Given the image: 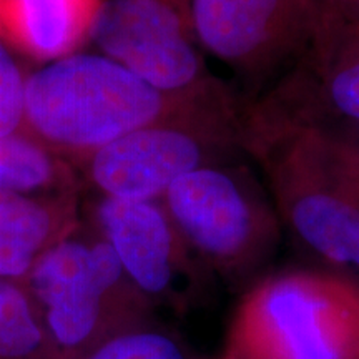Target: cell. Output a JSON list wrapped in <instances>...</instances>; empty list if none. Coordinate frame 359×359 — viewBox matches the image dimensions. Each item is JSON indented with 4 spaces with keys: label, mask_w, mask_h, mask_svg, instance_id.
I'll return each mask as SVG.
<instances>
[{
    "label": "cell",
    "mask_w": 359,
    "mask_h": 359,
    "mask_svg": "<svg viewBox=\"0 0 359 359\" xmlns=\"http://www.w3.org/2000/svg\"><path fill=\"white\" fill-rule=\"evenodd\" d=\"M90 40L102 55L167 95L217 80L173 0H103Z\"/></svg>",
    "instance_id": "cell-8"
},
{
    "label": "cell",
    "mask_w": 359,
    "mask_h": 359,
    "mask_svg": "<svg viewBox=\"0 0 359 359\" xmlns=\"http://www.w3.org/2000/svg\"><path fill=\"white\" fill-rule=\"evenodd\" d=\"M60 177L62 168L42 143L17 133L0 137V195H27Z\"/></svg>",
    "instance_id": "cell-14"
},
{
    "label": "cell",
    "mask_w": 359,
    "mask_h": 359,
    "mask_svg": "<svg viewBox=\"0 0 359 359\" xmlns=\"http://www.w3.org/2000/svg\"><path fill=\"white\" fill-rule=\"evenodd\" d=\"M241 148L266 175L281 224L309 251L359 273V206L327 182L303 127L243 107Z\"/></svg>",
    "instance_id": "cell-6"
},
{
    "label": "cell",
    "mask_w": 359,
    "mask_h": 359,
    "mask_svg": "<svg viewBox=\"0 0 359 359\" xmlns=\"http://www.w3.org/2000/svg\"><path fill=\"white\" fill-rule=\"evenodd\" d=\"M255 103L294 125L359 137V24H316L302 55Z\"/></svg>",
    "instance_id": "cell-9"
},
{
    "label": "cell",
    "mask_w": 359,
    "mask_h": 359,
    "mask_svg": "<svg viewBox=\"0 0 359 359\" xmlns=\"http://www.w3.org/2000/svg\"><path fill=\"white\" fill-rule=\"evenodd\" d=\"M93 218L97 235L110 245L125 275L151 303L180 306L190 299L203 266L191 255L161 200L102 196Z\"/></svg>",
    "instance_id": "cell-10"
},
{
    "label": "cell",
    "mask_w": 359,
    "mask_h": 359,
    "mask_svg": "<svg viewBox=\"0 0 359 359\" xmlns=\"http://www.w3.org/2000/svg\"><path fill=\"white\" fill-rule=\"evenodd\" d=\"M318 22L359 24V0H311Z\"/></svg>",
    "instance_id": "cell-18"
},
{
    "label": "cell",
    "mask_w": 359,
    "mask_h": 359,
    "mask_svg": "<svg viewBox=\"0 0 359 359\" xmlns=\"http://www.w3.org/2000/svg\"><path fill=\"white\" fill-rule=\"evenodd\" d=\"M20 283L64 359H77L155 321L154 303L130 281L98 235L74 231L40 255Z\"/></svg>",
    "instance_id": "cell-4"
},
{
    "label": "cell",
    "mask_w": 359,
    "mask_h": 359,
    "mask_svg": "<svg viewBox=\"0 0 359 359\" xmlns=\"http://www.w3.org/2000/svg\"><path fill=\"white\" fill-rule=\"evenodd\" d=\"M187 95L161 93L102 53L75 52L25 79L24 120L40 140L87 161Z\"/></svg>",
    "instance_id": "cell-3"
},
{
    "label": "cell",
    "mask_w": 359,
    "mask_h": 359,
    "mask_svg": "<svg viewBox=\"0 0 359 359\" xmlns=\"http://www.w3.org/2000/svg\"><path fill=\"white\" fill-rule=\"evenodd\" d=\"M77 231L70 196L40 201L27 195H0V280L24 281L34 263Z\"/></svg>",
    "instance_id": "cell-12"
},
{
    "label": "cell",
    "mask_w": 359,
    "mask_h": 359,
    "mask_svg": "<svg viewBox=\"0 0 359 359\" xmlns=\"http://www.w3.org/2000/svg\"><path fill=\"white\" fill-rule=\"evenodd\" d=\"M243 105L219 80L183 97L155 122L125 133L85 161L93 187L120 200H161L182 178L226 163L241 148Z\"/></svg>",
    "instance_id": "cell-2"
},
{
    "label": "cell",
    "mask_w": 359,
    "mask_h": 359,
    "mask_svg": "<svg viewBox=\"0 0 359 359\" xmlns=\"http://www.w3.org/2000/svg\"><path fill=\"white\" fill-rule=\"evenodd\" d=\"M77 359H196V356L177 334L154 321L115 336Z\"/></svg>",
    "instance_id": "cell-15"
},
{
    "label": "cell",
    "mask_w": 359,
    "mask_h": 359,
    "mask_svg": "<svg viewBox=\"0 0 359 359\" xmlns=\"http://www.w3.org/2000/svg\"><path fill=\"white\" fill-rule=\"evenodd\" d=\"M0 359H64L20 281L0 280Z\"/></svg>",
    "instance_id": "cell-13"
},
{
    "label": "cell",
    "mask_w": 359,
    "mask_h": 359,
    "mask_svg": "<svg viewBox=\"0 0 359 359\" xmlns=\"http://www.w3.org/2000/svg\"><path fill=\"white\" fill-rule=\"evenodd\" d=\"M161 203L196 262L223 280H250L275 255L280 217L243 167L226 161L183 175Z\"/></svg>",
    "instance_id": "cell-5"
},
{
    "label": "cell",
    "mask_w": 359,
    "mask_h": 359,
    "mask_svg": "<svg viewBox=\"0 0 359 359\" xmlns=\"http://www.w3.org/2000/svg\"><path fill=\"white\" fill-rule=\"evenodd\" d=\"M222 359H359V280L288 269L255 281Z\"/></svg>",
    "instance_id": "cell-1"
},
{
    "label": "cell",
    "mask_w": 359,
    "mask_h": 359,
    "mask_svg": "<svg viewBox=\"0 0 359 359\" xmlns=\"http://www.w3.org/2000/svg\"><path fill=\"white\" fill-rule=\"evenodd\" d=\"M303 128L327 182L359 206V137Z\"/></svg>",
    "instance_id": "cell-16"
},
{
    "label": "cell",
    "mask_w": 359,
    "mask_h": 359,
    "mask_svg": "<svg viewBox=\"0 0 359 359\" xmlns=\"http://www.w3.org/2000/svg\"><path fill=\"white\" fill-rule=\"evenodd\" d=\"M103 0H0V35L52 62L77 52Z\"/></svg>",
    "instance_id": "cell-11"
},
{
    "label": "cell",
    "mask_w": 359,
    "mask_h": 359,
    "mask_svg": "<svg viewBox=\"0 0 359 359\" xmlns=\"http://www.w3.org/2000/svg\"><path fill=\"white\" fill-rule=\"evenodd\" d=\"M193 40L250 79H263L302 55L318 17L311 0H173Z\"/></svg>",
    "instance_id": "cell-7"
},
{
    "label": "cell",
    "mask_w": 359,
    "mask_h": 359,
    "mask_svg": "<svg viewBox=\"0 0 359 359\" xmlns=\"http://www.w3.org/2000/svg\"><path fill=\"white\" fill-rule=\"evenodd\" d=\"M25 116V79L0 40V137L17 132Z\"/></svg>",
    "instance_id": "cell-17"
}]
</instances>
